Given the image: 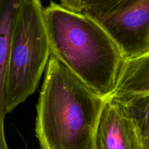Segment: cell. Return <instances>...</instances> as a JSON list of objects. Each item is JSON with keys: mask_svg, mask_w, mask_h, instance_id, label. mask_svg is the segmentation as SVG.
<instances>
[{"mask_svg": "<svg viewBox=\"0 0 149 149\" xmlns=\"http://www.w3.org/2000/svg\"><path fill=\"white\" fill-rule=\"evenodd\" d=\"M149 96V54L125 59L113 91L106 100Z\"/></svg>", "mask_w": 149, "mask_h": 149, "instance_id": "6", "label": "cell"}, {"mask_svg": "<svg viewBox=\"0 0 149 149\" xmlns=\"http://www.w3.org/2000/svg\"><path fill=\"white\" fill-rule=\"evenodd\" d=\"M20 0H0V149H9L4 134L5 88L13 26Z\"/></svg>", "mask_w": 149, "mask_h": 149, "instance_id": "7", "label": "cell"}, {"mask_svg": "<svg viewBox=\"0 0 149 149\" xmlns=\"http://www.w3.org/2000/svg\"><path fill=\"white\" fill-rule=\"evenodd\" d=\"M113 41L125 59L149 54V0H129L106 15H87Z\"/></svg>", "mask_w": 149, "mask_h": 149, "instance_id": "4", "label": "cell"}, {"mask_svg": "<svg viewBox=\"0 0 149 149\" xmlns=\"http://www.w3.org/2000/svg\"><path fill=\"white\" fill-rule=\"evenodd\" d=\"M36 105L41 149H97L105 100L51 55Z\"/></svg>", "mask_w": 149, "mask_h": 149, "instance_id": "1", "label": "cell"}, {"mask_svg": "<svg viewBox=\"0 0 149 149\" xmlns=\"http://www.w3.org/2000/svg\"><path fill=\"white\" fill-rule=\"evenodd\" d=\"M97 149H141L133 120L118 104L106 100L96 132Z\"/></svg>", "mask_w": 149, "mask_h": 149, "instance_id": "5", "label": "cell"}, {"mask_svg": "<svg viewBox=\"0 0 149 149\" xmlns=\"http://www.w3.org/2000/svg\"><path fill=\"white\" fill-rule=\"evenodd\" d=\"M41 0H20L13 26L5 88L6 114L36 92L50 57Z\"/></svg>", "mask_w": 149, "mask_h": 149, "instance_id": "3", "label": "cell"}, {"mask_svg": "<svg viewBox=\"0 0 149 149\" xmlns=\"http://www.w3.org/2000/svg\"><path fill=\"white\" fill-rule=\"evenodd\" d=\"M129 0H81V13L87 15H106Z\"/></svg>", "mask_w": 149, "mask_h": 149, "instance_id": "9", "label": "cell"}, {"mask_svg": "<svg viewBox=\"0 0 149 149\" xmlns=\"http://www.w3.org/2000/svg\"><path fill=\"white\" fill-rule=\"evenodd\" d=\"M43 14L51 55L106 100L125 61L116 44L94 20L61 4L50 1Z\"/></svg>", "mask_w": 149, "mask_h": 149, "instance_id": "2", "label": "cell"}, {"mask_svg": "<svg viewBox=\"0 0 149 149\" xmlns=\"http://www.w3.org/2000/svg\"><path fill=\"white\" fill-rule=\"evenodd\" d=\"M113 102L119 105L133 120L139 136L141 149H149V96Z\"/></svg>", "mask_w": 149, "mask_h": 149, "instance_id": "8", "label": "cell"}, {"mask_svg": "<svg viewBox=\"0 0 149 149\" xmlns=\"http://www.w3.org/2000/svg\"><path fill=\"white\" fill-rule=\"evenodd\" d=\"M81 0H60L61 4L64 7L78 13H81Z\"/></svg>", "mask_w": 149, "mask_h": 149, "instance_id": "10", "label": "cell"}]
</instances>
